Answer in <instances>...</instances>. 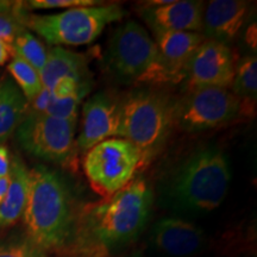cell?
Returning a JSON list of instances; mask_svg holds the SVG:
<instances>
[{
	"instance_id": "obj_25",
	"label": "cell",
	"mask_w": 257,
	"mask_h": 257,
	"mask_svg": "<svg viewBox=\"0 0 257 257\" xmlns=\"http://www.w3.org/2000/svg\"><path fill=\"white\" fill-rule=\"evenodd\" d=\"M98 0H30L23 3L24 8L29 10H54V9H74L85 6L100 5Z\"/></svg>"
},
{
	"instance_id": "obj_23",
	"label": "cell",
	"mask_w": 257,
	"mask_h": 257,
	"mask_svg": "<svg viewBox=\"0 0 257 257\" xmlns=\"http://www.w3.org/2000/svg\"><path fill=\"white\" fill-rule=\"evenodd\" d=\"M23 3H16L15 8L9 12H0V40L12 44L19 32L24 30L25 15Z\"/></svg>"
},
{
	"instance_id": "obj_27",
	"label": "cell",
	"mask_w": 257,
	"mask_h": 257,
	"mask_svg": "<svg viewBox=\"0 0 257 257\" xmlns=\"http://www.w3.org/2000/svg\"><path fill=\"white\" fill-rule=\"evenodd\" d=\"M54 100L53 94L49 89L42 88V91L38 93L34 100L29 102V112H35V113H46V111L49 107L51 101Z\"/></svg>"
},
{
	"instance_id": "obj_4",
	"label": "cell",
	"mask_w": 257,
	"mask_h": 257,
	"mask_svg": "<svg viewBox=\"0 0 257 257\" xmlns=\"http://www.w3.org/2000/svg\"><path fill=\"white\" fill-rule=\"evenodd\" d=\"M175 123V102L165 93L137 89L120 101L118 137L130 142L147 165L165 146Z\"/></svg>"
},
{
	"instance_id": "obj_12",
	"label": "cell",
	"mask_w": 257,
	"mask_h": 257,
	"mask_svg": "<svg viewBox=\"0 0 257 257\" xmlns=\"http://www.w3.org/2000/svg\"><path fill=\"white\" fill-rule=\"evenodd\" d=\"M204 8L202 2L173 0L168 5L146 6L142 17L155 36L167 32H201Z\"/></svg>"
},
{
	"instance_id": "obj_9",
	"label": "cell",
	"mask_w": 257,
	"mask_h": 257,
	"mask_svg": "<svg viewBox=\"0 0 257 257\" xmlns=\"http://www.w3.org/2000/svg\"><path fill=\"white\" fill-rule=\"evenodd\" d=\"M240 105V99L227 88L195 89L175 102V123L187 133H204L232 121Z\"/></svg>"
},
{
	"instance_id": "obj_7",
	"label": "cell",
	"mask_w": 257,
	"mask_h": 257,
	"mask_svg": "<svg viewBox=\"0 0 257 257\" xmlns=\"http://www.w3.org/2000/svg\"><path fill=\"white\" fill-rule=\"evenodd\" d=\"M143 166L142 156L128 141L113 137L86 153L83 170L93 191L102 199L111 197L135 178Z\"/></svg>"
},
{
	"instance_id": "obj_13",
	"label": "cell",
	"mask_w": 257,
	"mask_h": 257,
	"mask_svg": "<svg viewBox=\"0 0 257 257\" xmlns=\"http://www.w3.org/2000/svg\"><path fill=\"white\" fill-rule=\"evenodd\" d=\"M248 15V3L242 0H212L205 5L200 34L206 40L225 46L237 37Z\"/></svg>"
},
{
	"instance_id": "obj_20",
	"label": "cell",
	"mask_w": 257,
	"mask_h": 257,
	"mask_svg": "<svg viewBox=\"0 0 257 257\" xmlns=\"http://www.w3.org/2000/svg\"><path fill=\"white\" fill-rule=\"evenodd\" d=\"M12 48H14L16 56L28 62L38 73L42 72L47 61L48 50L35 35L24 29L12 42Z\"/></svg>"
},
{
	"instance_id": "obj_14",
	"label": "cell",
	"mask_w": 257,
	"mask_h": 257,
	"mask_svg": "<svg viewBox=\"0 0 257 257\" xmlns=\"http://www.w3.org/2000/svg\"><path fill=\"white\" fill-rule=\"evenodd\" d=\"M157 249L172 256L193 255L204 245L205 234L200 227L180 218H165L153 230Z\"/></svg>"
},
{
	"instance_id": "obj_8",
	"label": "cell",
	"mask_w": 257,
	"mask_h": 257,
	"mask_svg": "<svg viewBox=\"0 0 257 257\" xmlns=\"http://www.w3.org/2000/svg\"><path fill=\"white\" fill-rule=\"evenodd\" d=\"M76 121L29 112L16 130L19 146L28 154L46 162L66 165L72 159Z\"/></svg>"
},
{
	"instance_id": "obj_31",
	"label": "cell",
	"mask_w": 257,
	"mask_h": 257,
	"mask_svg": "<svg viewBox=\"0 0 257 257\" xmlns=\"http://www.w3.org/2000/svg\"><path fill=\"white\" fill-rule=\"evenodd\" d=\"M16 3L10 0H0V12H9L15 8Z\"/></svg>"
},
{
	"instance_id": "obj_15",
	"label": "cell",
	"mask_w": 257,
	"mask_h": 257,
	"mask_svg": "<svg viewBox=\"0 0 257 257\" xmlns=\"http://www.w3.org/2000/svg\"><path fill=\"white\" fill-rule=\"evenodd\" d=\"M169 82L184 81L186 67L195 50L206 40L200 32H167L155 36Z\"/></svg>"
},
{
	"instance_id": "obj_10",
	"label": "cell",
	"mask_w": 257,
	"mask_h": 257,
	"mask_svg": "<svg viewBox=\"0 0 257 257\" xmlns=\"http://www.w3.org/2000/svg\"><path fill=\"white\" fill-rule=\"evenodd\" d=\"M236 66L229 46L205 40L186 67V93L200 88H227L232 85Z\"/></svg>"
},
{
	"instance_id": "obj_22",
	"label": "cell",
	"mask_w": 257,
	"mask_h": 257,
	"mask_svg": "<svg viewBox=\"0 0 257 257\" xmlns=\"http://www.w3.org/2000/svg\"><path fill=\"white\" fill-rule=\"evenodd\" d=\"M91 80H87V81L82 83L81 87L74 93V94L66 96V98L54 99L49 107H48V110L46 111V113L51 115V117L59 118V119L78 121L80 104H81L83 98L91 91Z\"/></svg>"
},
{
	"instance_id": "obj_26",
	"label": "cell",
	"mask_w": 257,
	"mask_h": 257,
	"mask_svg": "<svg viewBox=\"0 0 257 257\" xmlns=\"http://www.w3.org/2000/svg\"><path fill=\"white\" fill-rule=\"evenodd\" d=\"M89 80V79H87ZM87 80H82V81H78V80H74L72 78H63L57 81L55 85L53 86V88L50 89L51 94H53L54 99H61L66 98L75 93L78 89L81 87L83 82H86Z\"/></svg>"
},
{
	"instance_id": "obj_2",
	"label": "cell",
	"mask_w": 257,
	"mask_h": 257,
	"mask_svg": "<svg viewBox=\"0 0 257 257\" xmlns=\"http://www.w3.org/2000/svg\"><path fill=\"white\" fill-rule=\"evenodd\" d=\"M27 238L43 250L61 249L73 232L72 195L56 170L36 166L30 170V189L24 211Z\"/></svg>"
},
{
	"instance_id": "obj_1",
	"label": "cell",
	"mask_w": 257,
	"mask_h": 257,
	"mask_svg": "<svg viewBox=\"0 0 257 257\" xmlns=\"http://www.w3.org/2000/svg\"><path fill=\"white\" fill-rule=\"evenodd\" d=\"M231 182L229 160L216 146L193 152L172 170L162 185L163 197L176 208L211 212L220 206Z\"/></svg>"
},
{
	"instance_id": "obj_17",
	"label": "cell",
	"mask_w": 257,
	"mask_h": 257,
	"mask_svg": "<svg viewBox=\"0 0 257 257\" xmlns=\"http://www.w3.org/2000/svg\"><path fill=\"white\" fill-rule=\"evenodd\" d=\"M40 75L43 87L49 91L63 78H72L78 81L87 80V61L81 54L63 47H53L48 50L46 64Z\"/></svg>"
},
{
	"instance_id": "obj_19",
	"label": "cell",
	"mask_w": 257,
	"mask_h": 257,
	"mask_svg": "<svg viewBox=\"0 0 257 257\" xmlns=\"http://www.w3.org/2000/svg\"><path fill=\"white\" fill-rule=\"evenodd\" d=\"M8 70L10 75L12 76L11 79L18 86L29 102L34 100L43 88L40 73L21 57L16 55L12 57L8 64Z\"/></svg>"
},
{
	"instance_id": "obj_5",
	"label": "cell",
	"mask_w": 257,
	"mask_h": 257,
	"mask_svg": "<svg viewBox=\"0 0 257 257\" xmlns=\"http://www.w3.org/2000/svg\"><path fill=\"white\" fill-rule=\"evenodd\" d=\"M107 68L120 81L169 83L155 40L135 21L113 31L106 51Z\"/></svg>"
},
{
	"instance_id": "obj_11",
	"label": "cell",
	"mask_w": 257,
	"mask_h": 257,
	"mask_svg": "<svg viewBox=\"0 0 257 257\" xmlns=\"http://www.w3.org/2000/svg\"><path fill=\"white\" fill-rule=\"evenodd\" d=\"M119 128L120 101L105 92L96 93L83 104L81 131L75 142L76 148L87 153L102 141L118 137Z\"/></svg>"
},
{
	"instance_id": "obj_21",
	"label": "cell",
	"mask_w": 257,
	"mask_h": 257,
	"mask_svg": "<svg viewBox=\"0 0 257 257\" xmlns=\"http://www.w3.org/2000/svg\"><path fill=\"white\" fill-rule=\"evenodd\" d=\"M232 93L242 99L256 100L257 96V59L256 55L243 57L237 66L232 81Z\"/></svg>"
},
{
	"instance_id": "obj_18",
	"label": "cell",
	"mask_w": 257,
	"mask_h": 257,
	"mask_svg": "<svg viewBox=\"0 0 257 257\" xmlns=\"http://www.w3.org/2000/svg\"><path fill=\"white\" fill-rule=\"evenodd\" d=\"M29 113V101L14 80L5 76L0 81V143L16 133Z\"/></svg>"
},
{
	"instance_id": "obj_24",
	"label": "cell",
	"mask_w": 257,
	"mask_h": 257,
	"mask_svg": "<svg viewBox=\"0 0 257 257\" xmlns=\"http://www.w3.org/2000/svg\"><path fill=\"white\" fill-rule=\"evenodd\" d=\"M0 257H47L46 251L28 238L0 242Z\"/></svg>"
},
{
	"instance_id": "obj_28",
	"label": "cell",
	"mask_w": 257,
	"mask_h": 257,
	"mask_svg": "<svg viewBox=\"0 0 257 257\" xmlns=\"http://www.w3.org/2000/svg\"><path fill=\"white\" fill-rule=\"evenodd\" d=\"M11 155L5 146H0V178L10 174L11 170Z\"/></svg>"
},
{
	"instance_id": "obj_29",
	"label": "cell",
	"mask_w": 257,
	"mask_h": 257,
	"mask_svg": "<svg viewBox=\"0 0 257 257\" xmlns=\"http://www.w3.org/2000/svg\"><path fill=\"white\" fill-rule=\"evenodd\" d=\"M14 56L15 51L12 44L4 40H0V66H4V64L10 62Z\"/></svg>"
},
{
	"instance_id": "obj_3",
	"label": "cell",
	"mask_w": 257,
	"mask_h": 257,
	"mask_svg": "<svg viewBox=\"0 0 257 257\" xmlns=\"http://www.w3.org/2000/svg\"><path fill=\"white\" fill-rule=\"evenodd\" d=\"M154 194L144 178H134L111 197L91 205L86 231L98 248L108 249L134 239L146 226Z\"/></svg>"
},
{
	"instance_id": "obj_6",
	"label": "cell",
	"mask_w": 257,
	"mask_h": 257,
	"mask_svg": "<svg viewBox=\"0 0 257 257\" xmlns=\"http://www.w3.org/2000/svg\"><path fill=\"white\" fill-rule=\"evenodd\" d=\"M126 11L119 4L68 9L59 14L25 16V28L54 47L87 46L108 24L120 22Z\"/></svg>"
},
{
	"instance_id": "obj_16",
	"label": "cell",
	"mask_w": 257,
	"mask_h": 257,
	"mask_svg": "<svg viewBox=\"0 0 257 257\" xmlns=\"http://www.w3.org/2000/svg\"><path fill=\"white\" fill-rule=\"evenodd\" d=\"M9 191L0 204V229L14 226L23 217L30 189V170L19 157L11 160Z\"/></svg>"
},
{
	"instance_id": "obj_30",
	"label": "cell",
	"mask_w": 257,
	"mask_h": 257,
	"mask_svg": "<svg viewBox=\"0 0 257 257\" xmlns=\"http://www.w3.org/2000/svg\"><path fill=\"white\" fill-rule=\"evenodd\" d=\"M10 181H11V176L10 174L8 176H4V178H0V204L4 201L6 197V193L9 191Z\"/></svg>"
}]
</instances>
